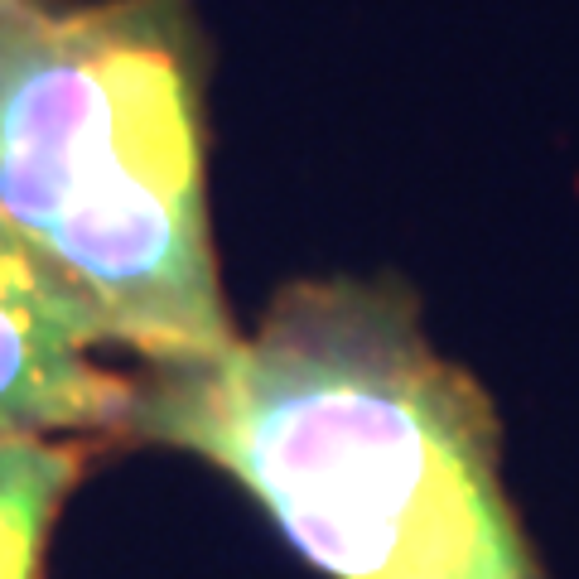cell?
Wrapping results in <instances>:
<instances>
[{
  "label": "cell",
  "instance_id": "1",
  "mask_svg": "<svg viewBox=\"0 0 579 579\" xmlns=\"http://www.w3.org/2000/svg\"><path fill=\"white\" fill-rule=\"evenodd\" d=\"M121 444L227 473L329 579H546L493 401L396 276L295 280L218 358L145 367Z\"/></svg>",
  "mask_w": 579,
  "mask_h": 579
},
{
  "label": "cell",
  "instance_id": "2",
  "mask_svg": "<svg viewBox=\"0 0 579 579\" xmlns=\"http://www.w3.org/2000/svg\"><path fill=\"white\" fill-rule=\"evenodd\" d=\"M203 83L193 0L0 10V227L145 367L237 343L208 218Z\"/></svg>",
  "mask_w": 579,
  "mask_h": 579
},
{
  "label": "cell",
  "instance_id": "3",
  "mask_svg": "<svg viewBox=\"0 0 579 579\" xmlns=\"http://www.w3.org/2000/svg\"><path fill=\"white\" fill-rule=\"evenodd\" d=\"M97 348L92 314L0 227V440H126L136 377Z\"/></svg>",
  "mask_w": 579,
  "mask_h": 579
},
{
  "label": "cell",
  "instance_id": "4",
  "mask_svg": "<svg viewBox=\"0 0 579 579\" xmlns=\"http://www.w3.org/2000/svg\"><path fill=\"white\" fill-rule=\"evenodd\" d=\"M92 440H0V579H44V551Z\"/></svg>",
  "mask_w": 579,
  "mask_h": 579
},
{
  "label": "cell",
  "instance_id": "5",
  "mask_svg": "<svg viewBox=\"0 0 579 579\" xmlns=\"http://www.w3.org/2000/svg\"><path fill=\"white\" fill-rule=\"evenodd\" d=\"M5 5H15V0H0V10H5Z\"/></svg>",
  "mask_w": 579,
  "mask_h": 579
}]
</instances>
